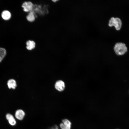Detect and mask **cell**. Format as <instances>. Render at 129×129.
Returning a JSON list of instances; mask_svg holds the SVG:
<instances>
[{
	"label": "cell",
	"mask_w": 129,
	"mask_h": 129,
	"mask_svg": "<svg viewBox=\"0 0 129 129\" xmlns=\"http://www.w3.org/2000/svg\"><path fill=\"white\" fill-rule=\"evenodd\" d=\"M127 49L125 44L121 42L116 43L114 47L115 53L118 55H124L127 51Z\"/></svg>",
	"instance_id": "obj_1"
},
{
	"label": "cell",
	"mask_w": 129,
	"mask_h": 129,
	"mask_svg": "<svg viewBox=\"0 0 129 129\" xmlns=\"http://www.w3.org/2000/svg\"><path fill=\"white\" fill-rule=\"evenodd\" d=\"M122 22L121 19L118 17H112L110 19L108 23L109 26H114L116 29L119 30L121 28Z\"/></svg>",
	"instance_id": "obj_2"
},
{
	"label": "cell",
	"mask_w": 129,
	"mask_h": 129,
	"mask_svg": "<svg viewBox=\"0 0 129 129\" xmlns=\"http://www.w3.org/2000/svg\"><path fill=\"white\" fill-rule=\"evenodd\" d=\"M33 4L31 1H25L22 4V7L23 8V11L26 12H29L33 9Z\"/></svg>",
	"instance_id": "obj_3"
},
{
	"label": "cell",
	"mask_w": 129,
	"mask_h": 129,
	"mask_svg": "<svg viewBox=\"0 0 129 129\" xmlns=\"http://www.w3.org/2000/svg\"><path fill=\"white\" fill-rule=\"evenodd\" d=\"M71 123L69 120L64 119L62 120L59 124V127L61 129H70Z\"/></svg>",
	"instance_id": "obj_4"
},
{
	"label": "cell",
	"mask_w": 129,
	"mask_h": 129,
	"mask_svg": "<svg viewBox=\"0 0 129 129\" xmlns=\"http://www.w3.org/2000/svg\"><path fill=\"white\" fill-rule=\"evenodd\" d=\"M55 88L58 91H62L64 89L65 85L64 82L61 80L57 81L55 85Z\"/></svg>",
	"instance_id": "obj_5"
},
{
	"label": "cell",
	"mask_w": 129,
	"mask_h": 129,
	"mask_svg": "<svg viewBox=\"0 0 129 129\" xmlns=\"http://www.w3.org/2000/svg\"><path fill=\"white\" fill-rule=\"evenodd\" d=\"M25 115V113L22 110L19 109L17 110L15 112V116L16 118L19 120H22Z\"/></svg>",
	"instance_id": "obj_6"
},
{
	"label": "cell",
	"mask_w": 129,
	"mask_h": 129,
	"mask_svg": "<svg viewBox=\"0 0 129 129\" xmlns=\"http://www.w3.org/2000/svg\"><path fill=\"white\" fill-rule=\"evenodd\" d=\"M1 16L2 18L4 20H8L11 18V14L9 11L5 10L2 12Z\"/></svg>",
	"instance_id": "obj_7"
},
{
	"label": "cell",
	"mask_w": 129,
	"mask_h": 129,
	"mask_svg": "<svg viewBox=\"0 0 129 129\" xmlns=\"http://www.w3.org/2000/svg\"><path fill=\"white\" fill-rule=\"evenodd\" d=\"M6 118L9 123L11 125L14 126L16 124V121L11 114L9 113L7 114L6 115Z\"/></svg>",
	"instance_id": "obj_8"
},
{
	"label": "cell",
	"mask_w": 129,
	"mask_h": 129,
	"mask_svg": "<svg viewBox=\"0 0 129 129\" xmlns=\"http://www.w3.org/2000/svg\"><path fill=\"white\" fill-rule=\"evenodd\" d=\"M26 48L29 50H31L34 48L35 47L36 43L33 41L28 40L26 43Z\"/></svg>",
	"instance_id": "obj_9"
},
{
	"label": "cell",
	"mask_w": 129,
	"mask_h": 129,
	"mask_svg": "<svg viewBox=\"0 0 129 129\" xmlns=\"http://www.w3.org/2000/svg\"><path fill=\"white\" fill-rule=\"evenodd\" d=\"M27 20L30 22L34 21L35 19V14L32 11L29 12L26 17Z\"/></svg>",
	"instance_id": "obj_10"
},
{
	"label": "cell",
	"mask_w": 129,
	"mask_h": 129,
	"mask_svg": "<svg viewBox=\"0 0 129 129\" xmlns=\"http://www.w3.org/2000/svg\"><path fill=\"white\" fill-rule=\"evenodd\" d=\"M7 85L9 89H15L17 85L16 81L13 79H11L8 80Z\"/></svg>",
	"instance_id": "obj_11"
},
{
	"label": "cell",
	"mask_w": 129,
	"mask_h": 129,
	"mask_svg": "<svg viewBox=\"0 0 129 129\" xmlns=\"http://www.w3.org/2000/svg\"><path fill=\"white\" fill-rule=\"evenodd\" d=\"M6 54V51L5 49L0 48V62L5 57Z\"/></svg>",
	"instance_id": "obj_12"
},
{
	"label": "cell",
	"mask_w": 129,
	"mask_h": 129,
	"mask_svg": "<svg viewBox=\"0 0 129 129\" xmlns=\"http://www.w3.org/2000/svg\"><path fill=\"white\" fill-rule=\"evenodd\" d=\"M50 129H59L58 127L56 125H55L52 127Z\"/></svg>",
	"instance_id": "obj_13"
}]
</instances>
